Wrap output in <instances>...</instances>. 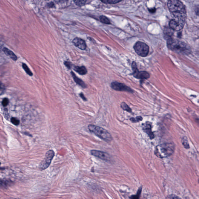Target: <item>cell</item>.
Wrapping results in <instances>:
<instances>
[{"instance_id": "cell-1", "label": "cell", "mask_w": 199, "mask_h": 199, "mask_svg": "<svg viewBox=\"0 0 199 199\" xmlns=\"http://www.w3.org/2000/svg\"><path fill=\"white\" fill-rule=\"evenodd\" d=\"M168 6L174 18L186 20V8L181 1L177 0L169 1L168 2Z\"/></svg>"}, {"instance_id": "cell-2", "label": "cell", "mask_w": 199, "mask_h": 199, "mask_svg": "<svg viewBox=\"0 0 199 199\" xmlns=\"http://www.w3.org/2000/svg\"><path fill=\"white\" fill-rule=\"evenodd\" d=\"M167 43L169 49L177 53L187 54L190 53L191 52L190 47L184 42L172 38H169L168 40Z\"/></svg>"}, {"instance_id": "cell-3", "label": "cell", "mask_w": 199, "mask_h": 199, "mask_svg": "<svg viewBox=\"0 0 199 199\" xmlns=\"http://www.w3.org/2000/svg\"><path fill=\"white\" fill-rule=\"evenodd\" d=\"M175 149V145L173 143H164L156 147L155 155L159 158L168 157L173 154Z\"/></svg>"}, {"instance_id": "cell-4", "label": "cell", "mask_w": 199, "mask_h": 199, "mask_svg": "<svg viewBox=\"0 0 199 199\" xmlns=\"http://www.w3.org/2000/svg\"><path fill=\"white\" fill-rule=\"evenodd\" d=\"M88 128L89 131L104 141L109 142L113 140V137L110 133L102 128L90 124L88 125Z\"/></svg>"}, {"instance_id": "cell-5", "label": "cell", "mask_w": 199, "mask_h": 199, "mask_svg": "<svg viewBox=\"0 0 199 199\" xmlns=\"http://www.w3.org/2000/svg\"><path fill=\"white\" fill-rule=\"evenodd\" d=\"M134 49L138 55L142 57H145L149 52V47L146 44L142 42H137L134 46Z\"/></svg>"}, {"instance_id": "cell-6", "label": "cell", "mask_w": 199, "mask_h": 199, "mask_svg": "<svg viewBox=\"0 0 199 199\" xmlns=\"http://www.w3.org/2000/svg\"><path fill=\"white\" fill-rule=\"evenodd\" d=\"M54 155V152L53 150H49L47 152L45 155L44 159L39 165V168L40 170H45L49 167Z\"/></svg>"}, {"instance_id": "cell-7", "label": "cell", "mask_w": 199, "mask_h": 199, "mask_svg": "<svg viewBox=\"0 0 199 199\" xmlns=\"http://www.w3.org/2000/svg\"><path fill=\"white\" fill-rule=\"evenodd\" d=\"M132 68L133 71V75L137 79H147L150 77V74L146 71H139L137 68V65L135 62H133L132 64Z\"/></svg>"}, {"instance_id": "cell-8", "label": "cell", "mask_w": 199, "mask_h": 199, "mask_svg": "<svg viewBox=\"0 0 199 199\" xmlns=\"http://www.w3.org/2000/svg\"><path fill=\"white\" fill-rule=\"evenodd\" d=\"M185 20L174 18L169 22V27L173 30L179 31L182 29L184 25Z\"/></svg>"}, {"instance_id": "cell-9", "label": "cell", "mask_w": 199, "mask_h": 199, "mask_svg": "<svg viewBox=\"0 0 199 199\" xmlns=\"http://www.w3.org/2000/svg\"><path fill=\"white\" fill-rule=\"evenodd\" d=\"M112 89L118 91L126 92L130 93L134 92V90L123 83L118 82H113L111 84Z\"/></svg>"}, {"instance_id": "cell-10", "label": "cell", "mask_w": 199, "mask_h": 199, "mask_svg": "<svg viewBox=\"0 0 199 199\" xmlns=\"http://www.w3.org/2000/svg\"><path fill=\"white\" fill-rule=\"evenodd\" d=\"M91 153L92 155L102 160L108 161L110 159V155L109 154L104 152L93 150H92Z\"/></svg>"}, {"instance_id": "cell-11", "label": "cell", "mask_w": 199, "mask_h": 199, "mask_svg": "<svg viewBox=\"0 0 199 199\" xmlns=\"http://www.w3.org/2000/svg\"><path fill=\"white\" fill-rule=\"evenodd\" d=\"M73 43L75 46L78 47L79 49L83 50H84L86 49V42L82 38L76 37L73 40Z\"/></svg>"}, {"instance_id": "cell-12", "label": "cell", "mask_w": 199, "mask_h": 199, "mask_svg": "<svg viewBox=\"0 0 199 199\" xmlns=\"http://www.w3.org/2000/svg\"><path fill=\"white\" fill-rule=\"evenodd\" d=\"M142 128V130L147 134L150 139H153L155 138V135L152 131V126L150 123L146 122L143 124Z\"/></svg>"}, {"instance_id": "cell-13", "label": "cell", "mask_w": 199, "mask_h": 199, "mask_svg": "<svg viewBox=\"0 0 199 199\" xmlns=\"http://www.w3.org/2000/svg\"><path fill=\"white\" fill-rule=\"evenodd\" d=\"M2 51L6 55L9 57L13 61H16L18 60V57L16 56V54L12 51L8 49V48H6V47H4L3 49H2Z\"/></svg>"}, {"instance_id": "cell-14", "label": "cell", "mask_w": 199, "mask_h": 199, "mask_svg": "<svg viewBox=\"0 0 199 199\" xmlns=\"http://www.w3.org/2000/svg\"><path fill=\"white\" fill-rule=\"evenodd\" d=\"M71 74L72 75V77H73L74 81L77 84L80 86H81L82 88H86L87 85L86 84H85V83H84L83 80H82L81 79H80V78L77 77L76 76V75L75 74L73 71L71 72Z\"/></svg>"}, {"instance_id": "cell-15", "label": "cell", "mask_w": 199, "mask_h": 199, "mask_svg": "<svg viewBox=\"0 0 199 199\" xmlns=\"http://www.w3.org/2000/svg\"><path fill=\"white\" fill-rule=\"evenodd\" d=\"M73 69L76 72L81 75H84L86 74L87 73L86 68L84 66H75Z\"/></svg>"}, {"instance_id": "cell-16", "label": "cell", "mask_w": 199, "mask_h": 199, "mask_svg": "<svg viewBox=\"0 0 199 199\" xmlns=\"http://www.w3.org/2000/svg\"><path fill=\"white\" fill-rule=\"evenodd\" d=\"M22 66L23 69H24V70L27 74H28L30 76H33V73H32V71H31L30 69H29V68H28V67L27 66V65L25 63H22Z\"/></svg>"}, {"instance_id": "cell-17", "label": "cell", "mask_w": 199, "mask_h": 199, "mask_svg": "<svg viewBox=\"0 0 199 199\" xmlns=\"http://www.w3.org/2000/svg\"><path fill=\"white\" fill-rule=\"evenodd\" d=\"M121 107L123 110H125V111L129 112V113H131L132 111L131 109L124 102H123L121 103Z\"/></svg>"}, {"instance_id": "cell-18", "label": "cell", "mask_w": 199, "mask_h": 199, "mask_svg": "<svg viewBox=\"0 0 199 199\" xmlns=\"http://www.w3.org/2000/svg\"><path fill=\"white\" fill-rule=\"evenodd\" d=\"M182 142L184 147L186 149L190 148V145H189L188 141L187 138L186 137H184L182 139Z\"/></svg>"}, {"instance_id": "cell-19", "label": "cell", "mask_w": 199, "mask_h": 199, "mask_svg": "<svg viewBox=\"0 0 199 199\" xmlns=\"http://www.w3.org/2000/svg\"><path fill=\"white\" fill-rule=\"evenodd\" d=\"M100 22L106 24H110V22L109 19L104 16H101L100 17Z\"/></svg>"}, {"instance_id": "cell-20", "label": "cell", "mask_w": 199, "mask_h": 199, "mask_svg": "<svg viewBox=\"0 0 199 199\" xmlns=\"http://www.w3.org/2000/svg\"><path fill=\"white\" fill-rule=\"evenodd\" d=\"M164 33L168 37L171 36L173 34V30L171 29L170 27L169 28H165L164 30Z\"/></svg>"}, {"instance_id": "cell-21", "label": "cell", "mask_w": 199, "mask_h": 199, "mask_svg": "<svg viewBox=\"0 0 199 199\" xmlns=\"http://www.w3.org/2000/svg\"><path fill=\"white\" fill-rule=\"evenodd\" d=\"M121 1H119V0H104V1H102L101 2L105 4H115L119 3Z\"/></svg>"}, {"instance_id": "cell-22", "label": "cell", "mask_w": 199, "mask_h": 199, "mask_svg": "<svg viewBox=\"0 0 199 199\" xmlns=\"http://www.w3.org/2000/svg\"><path fill=\"white\" fill-rule=\"evenodd\" d=\"M74 2L77 6L79 7L85 5L86 3V1H74Z\"/></svg>"}, {"instance_id": "cell-23", "label": "cell", "mask_w": 199, "mask_h": 199, "mask_svg": "<svg viewBox=\"0 0 199 199\" xmlns=\"http://www.w3.org/2000/svg\"><path fill=\"white\" fill-rule=\"evenodd\" d=\"M143 118L141 116H137L136 118H131L130 119V120L132 123H137L142 121Z\"/></svg>"}, {"instance_id": "cell-24", "label": "cell", "mask_w": 199, "mask_h": 199, "mask_svg": "<svg viewBox=\"0 0 199 199\" xmlns=\"http://www.w3.org/2000/svg\"><path fill=\"white\" fill-rule=\"evenodd\" d=\"M11 121L14 125L18 126L20 124V121L17 118H11Z\"/></svg>"}, {"instance_id": "cell-25", "label": "cell", "mask_w": 199, "mask_h": 199, "mask_svg": "<svg viewBox=\"0 0 199 199\" xmlns=\"http://www.w3.org/2000/svg\"><path fill=\"white\" fill-rule=\"evenodd\" d=\"M9 103V100L6 98L4 99L2 102V105L4 107L7 106L8 105Z\"/></svg>"}, {"instance_id": "cell-26", "label": "cell", "mask_w": 199, "mask_h": 199, "mask_svg": "<svg viewBox=\"0 0 199 199\" xmlns=\"http://www.w3.org/2000/svg\"><path fill=\"white\" fill-rule=\"evenodd\" d=\"M6 88L4 84H2V82L1 83V90H0V94L1 95H2L5 91Z\"/></svg>"}, {"instance_id": "cell-27", "label": "cell", "mask_w": 199, "mask_h": 199, "mask_svg": "<svg viewBox=\"0 0 199 199\" xmlns=\"http://www.w3.org/2000/svg\"><path fill=\"white\" fill-rule=\"evenodd\" d=\"M141 190H140L138 191V192L136 196H132L131 199H139L140 197V193H141Z\"/></svg>"}, {"instance_id": "cell-28", "label": "cell", "mask_w": 199, "mask_h": 199, "mask_svg": "<svg viewBox=\"0 0 199 199\" xmlns=\"http://www.w3.org/2000/svg\"><path fill=\"white\" fill-rule=\"evenodd\" d=\"M167 199H181V198L176 195H172L168 196Z\"/></svg>"}, {"instance_id": "cell-29", "label": "cell", "mask_w": 199, "mask_h": 199, "mask_svg": "<svg viewBox=\"0 0 199 199\" xmlns=\"http://www.w3.org/2000/svg\"><path fill=\"white\" fill-rule=\"evenodd\" d=\"M46 6L47 8H50L54 7L55 5H54V3L53 2H51L47 4Z\"/></svg>"}, {"instance_id": "cell-30", "label": "cell", "mask_w": 199, "mask_h": 199, "mask_svg": "<svg viewBox=\"0 0 199 199\" xmlns=\"http://www.w3.org/2000/svg\"><path fill=\"white\" fill-rule=\"evenodd\" d=\"M3 114L4 115V117L6 119H8L9 118V115L7 109H4V110Z\"/></svg>"}, {"instance_id": "cell-31", "label": "cell", "mask_w": 199, "mask_h": 199, "mask_svg": "<svg viewBox=\"0 0 199 199\" xmlns=\"http://www.w3.org/2000/svg\"><path fill=\"white\" fill-rule=\"evenodd\" d=\"M64 64L65 66L68 69H70L71 68L72 63L68 61L64 62Z\"/></svg>"}, {"instance_id": "cell-32", "label": "cell", "mask_w": 199, "mask_h": 199, "mask_svg": "<svg viewBox=\"0 0 199 199\" xmlns=\"http://www.w3.org/2000/svg\"><path fill=\"white\" fill-rule=\"evenodd\" d=\"M79 95H80V97L81 98H82V99H83V100L85 101H86L87 100L85 96H84V94H83V93H80V94H79Z\"/></svg>"}, {"instance_id": "cell-33", "label": "cell", "mask_w": 199, "mask_h": 199, "mask_svg": "<svg viewBox=\"0 0 199 199\" xmlns=\"http://www.w3.org/2000/svg\"><path fill=\"white\" fill-rule=\"evenodd\" d=\"M149 11L150 13H155L156 11V9L155 7H153V8L149 9Z\"/></svg>"}, {"instance_id": "cell-34", "label": "cell", "mask_w": 199, "mask_h": 199, "mask_svg": "<svg viewBox=\"0 0 199 199\" xmlns=\"http://www.w3.org/2000/svg\"><path fill=\"white\" fill-rule=\"evenodd\" d=\"M195 12H196V14L197 15L199 16V7H198V8L196 9V10H195Z\"/></svg>"}]
</instances>
